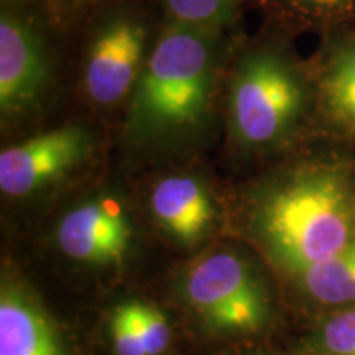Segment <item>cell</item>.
<instances>
[{
    "mask_svg": "<svg viewBox=\"0 0 355 355\" xmlns=\"http://www.w3.org/2000/svg\"><path fill=\"white\" fill-rule=\"evenodd\" d=\"M237 28L165 24L122 112L137 145H180L222 122L224 79Z\"/></svg>",
    "mask_w": 355,
    "mask_h": 355,
    "instance_id": "6da1fadb",
    "label": "cell"
},
{
    "mask_svg": "<svg viewBox=\"0 0 355 355\" xmlns=\"http://www.w3.org/2000/svg\"><path fill=\"white\" fill-rule=\"evenodd\" d=\"M288 35L266 24L252 37L239 33L230 51L222 123L230 144L245 153L286 145L316 117L313 69Z\"/></svg>",
    "mask_w": 355,
    "mask_h": 355,
    "instance_id": "7a4b0ae2",
    "label": "cell"
},
{
    "mask_svg": "<svg viewBox=\"0 0 355 355\" xmlns=\"http://www.w3.org/2000/svg\"><path fill=\"white\" fill-rule=\"evenodd\" d=\"M247 209L273 254L301 273L355 241V170L339 162L291 166L248 191Z\"/></svg>",
    "mask_w": 355,
    "mask_h": 355,
    "instance_id": "3957f363",
    "label": "cell"
},
{
    "mask_svg": "<svg viewBox=\"0 0 355 355\" xmlns=\"http://www.w3.org/2000/svg\"><path fill=\"white\" fill-rule=\"evenodd\" d=\"M73 94L97 115L121 114L141 76L163 20L146 0H107L84 17Z\"/></svg>",
    "mask_w": 355,
    "mask_h": 355,
    "instance_id": "277c9868",
    "label": "cell"
},
{
    "mask_svg": "<svg viewBox=\"0 0 355 355\" xmlns=\"http://www.w3.org/2000/svg\"><path fill=\"white\" fill-rule=\"evenodd\" d=\"M73 21L37 7L2 0L0 8V122L13 130L60 104L66 79L61 32Z\"/></svg>",
    "mask_w": 355,
    "mask_h": 355,
    "instance_id": "5b68a950",
    "label": "cell"
},
{
    "mask_svg": "<svg viewBox=\"0 0 355 355\" xmlns=\"http://www.w3.org/2000/svg\"><path fill=\"white\" fill-rule=\"evenodd\" d=\"M96 130L84 121L48 127L6 146L0 153V191L25 199L55 188L94 157Z\"/></svg>",
    "mask_w": 355,
    "mask_h": 355,
    "instance_id": "8992f818",
    "label": "cell"
},
{
    "mask_svg": "<svg viewBox=\"0 0 355 355\" xmlns=\"http://www.w3.org/2000/svg\"><path fill=\"white\" fill-rule=\"evenodd\" d=\"M189 303L211 326L229 332H254L265 321L263 291L247 263L227 252L198 261L186 275Z\"/></svg>",
    "mask_w": 355,
    "mask_h": 355,
    "instance_id": "52a82bcc",
    "label": "cell"
},
{
    "mask_svg": "<svg viewBox=\"0 0 355 355\" xmlns=\"http://www.w3.org/2000/svg\"><path fill=\"white\" fill-rule=\"evenodd\" d=\"M56 241L71 259L86 263H117L132 241L125 202L115 193L91 194L58 222Z\"/></svg>",
    "mask_w": 355,
    "mask_h": 355,
    "instance_id": "ba28073f",
    "label": "cell"
},
{
    "mask_svg": "<svg viewBox=\"0 0 355 355\" xmlns=\"http://www.w3.org/2000/svg\"><path fill=\"white\" fill-rule=\"evenodd\" d=\"M150 214L178 242L193 243L209 232L217 204L207 181L193 171L158 176L148 189Z\"/></svg>",
    "mask_w": 355,
    "mask_h": 355,
    "instance_id": "9c48e42d",
    "label": "cell"
},
{
    "mask_svg": "<svg viewBox=\"0 0 355 355\" xmlns=\"http://www.w3.org/2000/svg\"><path fill=\"white\" fill-rule=\"evenodd\" d=\"M311 69L316 117L340 135L355 137V30L329 37Z\"/></svg>",
    "mask_w": 355,
    "mask_h": 355,
    "instance_id": "30bf717a",
    "label": "cell"
},
{
    "mask_svg": "<svg viewBox=\"0 0 355 355\" xmlns=\"http://www.w3.org/2000/svg\"><path fill=\"white\" fill-rule=\"evenodd\" d=\"M0 355H64L44 314L12 286L0 296Z\"/></svg>",
    "mask_w": 355,
    "mask_h": 355,
    "instance_id": "8fae6325",
    "label": "cell"
},
{
    "mask_svg": "<svg viewBox=\"0 0 355 355\" xmlns=\"http://www.w3.org/2000/svg\"><path fill=\"white\" fill-rule=\"evenodd\" d=\"M257 7L286 33L311 30L329 38L355 30V0H259Z\"/></svg>",
    "mask_w": 355,
    "mask_h": 355,
    "instance_id": "7c38bea8",
    "label": "cell"
},
{
    "mask_svg": "<svg viewBox=\"0 0 355 355\" xmlns=\"http://www.w3.org/2000/svg\"><path fill=\"white\" fill-rule=\"evenodd\" d=\"M165 24L234 30L259 0H146Z\"/></svg>",
    "mask_w": 355,
    "mask_h": 355,
    "instance_id": "4fadbf2b",
    "label": "cell"
},
{
    "mask_svg": "<svg viewBox=\"0 0 355 355\" xmlns=\"http://www.w3.org/2000/svg\"><path fill=\"white\" fill-rule=\"evenodd\" d=\"M304 290L322 304L355 303V241L300 273Z\"/></svg>",
    "mask_w": 355,
    "mask_h": 355,
    "instance_id": "5bb4252c",
    "label": "cell"
},
{
    "mask_svg": "<svg viewBox=\"0 0 355 355\" xmlns=\"http://www.w3.org/2000/svg\"><path fill=\"white\" fill-rule=\"evenodd\" d=\"M130 308L146 355L165 352L170 345V326L165 314L155 306L137 303V301L130 303Z\"/></svg>",
    "mask_w": 355,
    "mask_h": 355,
    "instance_id": "9a60e30c",
    "label": "cell"
},
{
    "mask_svg": "<svg viewBox=\"0 0 355 355\" xmlns=\"http://www.w3.org/2000/svg\"><path fill=\"white\" fill-rule=\"evenodd\" d=\"M319 343L329 355H355V308L336 314L324 324Z\"/></svg>",
    "mask_w": 355,
    "mask_h": 355,
    "instance_id": "2e32d148",
    "label": "cell"
},
{
    "mask_svg": "<svg viewBox=\"0 0 355 355\" xmlns=\"http://www.w3.org/2000/svg\"><path fill=\"white\" fill-rule=\"evenodd\" d=\"M110 332H112L114 349L117 355H146L139 329L133 321L130 303L119 306L114 311Z\"/></svg>",
    "mask_w": 355,
    "mask_h": 355,
    "instance_id": "e0dca14e",
    "label": "cell"
},
{
    "mask_svg": "<svg viewBox=\"0 0 355 355\" xmlns=\"http://www.w3.org/2000/svg\"><path fill=\"white\" fill-rule=\"evenodd\" d=\"M6 2L42 8L58 19L73 21L76 19H84L89 12H92L107 0H6Z\"/></svg>",
    "mask_w": 355,
    "mask_h": 355,
    "instance_id": "ac0fdd59",
    "label": "cell"
}]
</instances>
